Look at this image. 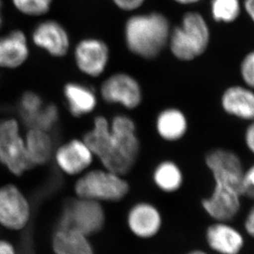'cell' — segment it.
I'll return each instance as SVG.
<instances>
[{
  "instance_id": "obj_1",
  "label": "cell",
  "mask_w": 254,
  "mask_h": 254,
  "mask_svg": "<svg viewBox=\"0 0 254 254\" xmlns=\"http://www.w3.org/2000/svg\"><path fill=\"white\" fill-rule=\"evenodd\" d=\"M83 140L106 169L119 175L128 173L139 155L135 125L127 116H117L112 123L104 117H97Z\"/></svg>"
},
{
  "instance_id": "obj_2",
  "label": "cell",
  "mask_w": 254,
  "mask_h": 254,
  "mask_svg": "<svg viewBox=\"0 0 254 254\" xmlns=\"http://www.w3.org/2000/svg\"><path fill=\"white\" fill-rule=\"evenodd\" d=\"M205 164L212 174V192L201 205L215 221L230 222L241 210L242 179L245 172L240 156L225 149H215L205 156Z\"/></svg>"
},
{
  "instance_id": "obj_3",
  "label": "cell",
  "mask_w": 254,
  "mask_h": 254,
  "mask_svg": "<svg viewBox=\"0 0 254 254\" xmlns=\"http://www.w3.org/2000/svg\"><path fill=\"white\" fill-rule=\"evenodd\" d=\"M172 27L166 15L151 11L134 12L124 24V39L127 49L143 59L159 57L169 44Z\"/></svg>"
},
{
  "instance_id": "obj_4",
  "label": "cell",
  "mask_w": 254,
  "mask_h": 254,
  "mask_svg": "<svg viewBox=\"0 0 254 254\" xmlns=\"http://www.w3.org/2000/svg\"><path fill=\"white\" fill-rule=\"evenodd\" d=\"M210 40V28L202 15L189 12L180 25L172 28L168 47L177 59L190 62L206 51Z\"/></svg>"
},
{
  "instance_id": "obj_5",
  "label": "cell",
  "mask_w": 254,
  "mask_h": 254,
  "mask_svg": "<svg viewBox=\"0 0 254 254\" xmlns=\"http://www.w3.org/2000/svg\"><path fill=\"white\" fill-rule=\"evenodd\" d=\"M129 189V184L122 175L106 169L87 172L74 185L77 197L98 202L120 201L128 194Z\"/></svg>"
},
{
  "instance_id": "obj_6",
  "label": "cell",
  "mask_w": 254,
  "mask_h": 254,
  "mask_svg": "<svg viewBox=\"0 0 254 254\" xmlns=\"http://www.w3.org/2000/svg\"><path fill=\"white\" fill-rule=\"evenodd\" d=\"M105 221V211L100 202L77 197L64 206L57 228L73 230L88 238L100 232Z\"/></svg>"
},
{
  "instance_id": "obj_7",
  "label": "cell",
  "mask_w": 254,
  "mask_h": 254,
  "mask_svg": "<svg viewBox=\"0 0 254 254\" xmlns=\"http://www.w3.org/2000/svg\"><path fill=\"white\" fill-rule=\"evenodd\" d=\"M0 163L15 176H22L34 167L27 155L19 123L14 118L0 121Z\"/></svg>"
},
{
  "instance_id": "obj_8",
  "label": "cell",
  "mask_w": 254,
  "mask_h": 254,
  "mask_svg": "<svg viewBox=\"0 0 254 254\" xmlns=\"http://www.w3.org/2000/svg\"><path fill=\"white\" fill-rule=\"evenodd\" d=\"M32 215L29 200L14 184L0 187V226L11 231L27 227Z\"/></svg>"
},
{
  "instance_id": "obj_9",
  "label": "cell",
  "mask_w": 254,
  "mask_h": 254,
  "mask_svg": "<svg viewBox=\"0 0 254 254\" xmlns=\"http://www.w3.org/2000/svg\"><path fill=\"white\" fill-rule=\"evenodd\" d=\"M31 42L50 56L62 58L70 49V37L62 22L54 18L40 21L31 33Z\"/></svg>"
},
{
  "instance_id": "obj_10",
  "label": "cell",
  "mask_w": 254,
  "mask_h": 254,
  "mask_svg": "<svg viewBox=\"0 0 254 254\" xmlns=\"http://www.w3.org/2000/svg\"><path fill=\"white\" fill-rule=\"evenodd\" d=\"M73 57L76 65L82 73L90 77H98L108 66L110 50L103 40L85 37L76 44Z\"/></svg>"
},
{
  "instance_id": "obj_11",
  "label": "cell",
  "mask_w": 254,
  "mask_h": 254,
  "mask_svg": "<svg viewBox=\"0 0 254 254\" xmlns=\"http://www.w3.org/2000/svg\"><path fill=\"white\" fill-rule=\"evenodd\" d=\"M101 95L109 103L121 104L127 109H134L142 100L139 83L132 76L118 73L107 78L101 87Z\"/></svg>"
},
{
  "instance_id": "obj_12",
  "label": "cell",
  "mask_w": 254,
  "mask_h": 254,
  "mask_svg": "<svg viewBox=\"0 0 254 254\" xmlns=\"http://www.w3.org/2000/svg\"><path fill=\"white\" fill-rule=\"evenodd\" d=\"M127 226L135 237L149 240L161 230L163 218L159 209L149 202L132 205L127 218Z\"/></svg>"
},
{
  "instance_id": "obj_13",
  "label": "cell",
  "mask_w": 254,
  "mask_h": 254,
  "mask_svg": "<svg viewBox=\"0 0 254 254\" xmlns=\"http://www.w3.org/2000/svg\"><path fill=\"white\" fill-rule=\"evenodd\" d=\"M93 156L83 139H71L60 146L55 153L57 166L64 174L71 176L85 171L93 163Z\"/></svg>"
},
{
  "instance_id": "obj_14",
  "label": "cell",
  "mask_w": 254,
  "mask_h": 254,
  "mask_svg": "<svg viewBox=\"0 0 254 254\" xmlns=\"http://www.w3.org/2000/svg\"><path fill=\"white\" fill-rule=\"evenodd\" d=\"M208 247L218 254H240L245 247V237L230 222L215 221L205 232Z\"/></svg>"
},
{
  "instance_id": "obj_15",
  "label": "cell",
  "mask_w": 254,
  "mask_h": 254,
  "mask_svg": "<svg viewBox=\"0 0 254 254\" xmlns=\"http://www.w3.org/2000/svg\"><path fill=\"white\" fill-rule=\"evenodd\" d=\"M29 56V39L22 30L12 29L0 35V68H19Z\"/></svg>"
},
{
  "instance_id": "obj_16",
  "label": "cell",
  "mask_w": 254,
  "mask_h": 254,
  "mask_svg": "<svg viewBox=\"0 0 254 254\" xmlns=\"http://www.w3.org/2000/svg\"><path fill=\"white\" fill-rule=\"evenodd\" d=\"M221 108L228 115L240 120H254V89L245 85L230 86L220 99Z\"/></svg>"
},
{
  "instance_id": "obj_17",
  "label": "cell",
  "mask_w": 254,
  "mask_h": 254,
  "mask_svg": "<svg viewBox=\"0 0 254 254\" xmlns=\"http://www.w3.org/2000/svg\"><path fill=\"white\" fill-rule=\"evenodd\" d=\"M19 114L28 129H47L52 123V112L49 104L45 105L37 93L27 92L21 97Z\"/></svg>"
},
{
  "instance_id": "obj_18",
  "label": "cell",
  "mask_w": 254,
  "mask_h": 254,
  "mask_svg": "<svg viewBox=\"0 0 254 254\" xmlns=\"http://www.w3.org/2000/svg\"><path fill=\"white\" fill-rule=\"evenodd\" d=\"M68 110L73 117L88 115L95 109L98 99L92 88L78 83H68L64 88Z\"/></svg>"
},
{
  "instance_id": "obj_19",
  "label": "cell",
  "mask_w": 254,
  "mask_h": 254,
  "mask_svg": "<svg viewBox=\"0 0 254 254\" xmlns=\"http://www.w3.org/2000/svg\"><path fill=\"white\" fill-rule=\"evenodd\" d=\"M189 122L181 110L167 108L156 119V129L159 136L167 141H177L186 134Z\"/></svg>"
},
{
  "instance_id": "obj_20",
  "label": "cell",
  "mask_w": 254,
  "mask_h": 254,
  "mask_svg": "<svg viewBox=\"0 0 254 254\" xmlns=\"http://www.w3.org/2000/svg\"><path fill=\"white\" fill-rule=\"evenodd\" d=\"M55 254H94L88 237L73 230L57 228L52 241Z\"/></svg>"
},
{
  "instance_id": "obj_21",
  "label": "cell",
  "mask_w": 254,
  "mask_h": 254,
  "mask_svg": "<svg viewBox=\"0 0 254 254\" xmlns=\"http://www.w3.org/2000/svg\"><path fill=\"white\" fill-rule=\"evenodd\" d=\"M27 155L33 166L49 161L53 154V143L48 132L38 129H28L25 135Z\"/></svg>"
},
{
  "instance_id": "obj_22",
  "label": "cell",
  "mask_w": 254,
  "mask_h": 254,
  "mask_svg": "<svg viewBox=\"0 0 254 254\" xmlns=\"http://www.w3.org/2000/svg\"><path fill=\"white\" fill-rule=\"evenodd\" d=\"M153 178L158 189L167 193L175 192L184 183L183 172L179 165L172 161L160 163L154 169Z\"/></svg>"
},
{
  "instance_id": "obj_23",
  "label": "cell",
  "mask_w": 254,
  "mask_h": 254,
  "mask_svg": "<svg viewBox=\"0 0 254 254\" xmlns=\"http://www.w3.org/2000/svg\"><path fill=\"white\" fill-rule=\"evenodd\" d=\"M240 0H211V15L217 22H235L241 12Z\"/></svg>"
},
{
  "instance_id": "obj_24",
  "label": "cell",
  "mask_w": 254,
  "mask_h": 254,
  "mask_svg": "<svg viewBox=\"0 0 254 254\" xmlns=\"http://www.w3.org/2000/svg\"><path fill=\"white\" fill-rule=\"evenodd\" d=\"M18 13L28 17H42L48 14L54 0H10Z\"/></svg>"
},
{
  "instance_id": "obj_25",
  "label": "cell",
  "mask_w": 254,
  "mask_h": 254,
  "mask_svg": "<svg viewBox=\"0 0 254 254\" xmlns=\"http://www.w3.org/2000/svg\"><path fill=\"white\" fill-rule=\"evenodd\" d=\"M240 76L244 84L254 89V51L245 56L240 64Z\"/></svg>"
},
{
  "instance_id": "obj_26",
  "label": "cell",
  "mask_w": 254,
  "mask_h": 254,
  "mask_svg": "<svg viewBox=\"0 0 254 254\" xmlns=\"http://www.w3.org/2000/svg\"><path fill=\"white\" fill-rule=\"evenodd\" d=\"M243 196L254 200V164L245 169L242 179Z\"/></svg>"
},
{
  "instance_id": "obj_27",
  "label": "cell",
  "mask_w": 254,
  "mask_h": 254,
  "mask_svg": "<svg viewBox=\"0 0 254 254\" xmlns=\"http://www.w3.org/2000/svg\"><path fill=\"white\" fill-rule=\"evenodd\" d=\"M118 9L128 13H134L140 9L146 0H111Z\"/></svg>"
},
{
  "instance_id": "obj_28",
  "label": "cell",
  "mask_w": 254,
  "mask_h": 254,
  "mask_svg": "<svg viewBox=\"0 0 254 254\" xmlns=\"http://www.w3.org/2000/svg\"><path fill=\"white\" fill-rule=\"evenodd\" d=\"M245 144L249 151L254 155V120L250 122L245 129Z\"/></svg>"
},
{
  "instance_id": "obj_29",
  "label": "cell",
  "mask_w": 254,
  "mask_h": 254,
  "mask_svg": "<svg viewBox=\"0 0 254 254\" xmlns=\"http://www.w3.org/2000/svg\"><path fill=\"white\" fill-rule=\"evenodd\" d=\"M244 226L246 234L254 239V205H252V207L248 211L244 222Z\"/></svg>"
},
{
  "instance_id": "obj_30",
  "label": "cell",
  "mask_w": 254,
  "mask_h": 254,
  "mask_svg": "<svg viewBox=\"0 0 254 254\" xmlns=\"http://www.w3.org/2000/svg\"><path fill=\"white\" fill-rule=\"evenodd\" d=\"M0 254H17L12 243L6 240H0Z\"/></svg>"
},
{
  "instance_id": "obj_31",
  "label": "cell",
  "mask_w": 254,
  "mask_h": 254,
  "mask_svg": "<svg viewBox=\"0 0 254 254\" xmlns=\"http://www.w3.org/2000/svg\"><path fill=\"white\" fill-rule=\"evenodd\" d=\"M244 6L249 17L254 22V0H245Z\"/></svg>"
},
{
  "instance_id": "obj_32",
  "label": "cell",
  "mask_w": 254,
  "mask_h": 254,
  "mask_svg": "<svg viewBox=\"0 0 254 254\" xmlns=\"http://www.w3.org/2000/svg\"><path fill=\"white\" fill-rule=\"evenodd\" d=\"M173 1L177 2V3H179V4L190 5L196 3V2H199L200 0H173Z\"/></svg>"
},
{
  "instance_id": "obj_33",
  "label": "cell",
  "mask_w": 254,
  "mask_h": 254,
  "mask_svg": "<svg viewBox=\"0 0 254 254\" xmlns=\"http://www.w3.org/2000/svg\"><path fill=\"white\" fill-rule=\"evenodd\" d=\"M2 8H3V0H0V29L2 28L3 25V14H2Z\"/></svg>"
},
{
  "instance_id": "obj_34",
  "label": "cell",
  "mask_w": 254,
  "mask_h": 254,
  "mask_svg": "<svg viewBox=\"0 0 254 254\" xmlns=\"http://www.w3.org/2000/svg\"><path fill=\"white\" fill-rule=\"evenodd\" d=\"M186 254H209L207 252H205L204 250H192V251H190V252Z\"/></svg>"
}]
</instances>
